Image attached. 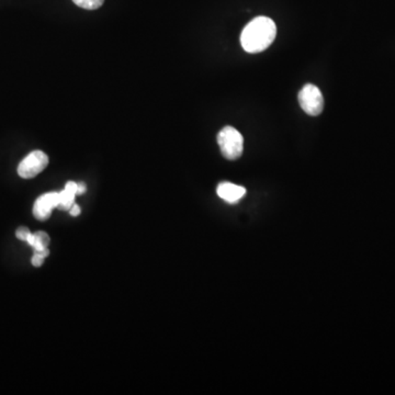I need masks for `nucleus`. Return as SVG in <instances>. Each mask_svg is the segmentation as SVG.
Instances as JSON below:
<instances>
[{
    "mask_svg": "<svg viewBox=\"0 0 395 395\" xmlns=\"http://www.w3.org/2000/svg\"><path fill=\"white\" fill-rule=\"evenodd\" d=\"M69 212H71L73 217H78V215H81V207H79V205H75L74 203V205L69 210Z\"/></svg>",
    "mask_w": 395,
    "mask_h": 395,
    "instance_id": "obj_13",
    "label": "nucleus"
},
{
    "mask_svg": "<svg viewBox=\"0 0 395 395\" xmlns=\"http://www.w3.org/2000/svg\"><path fill=\"white\" fill-rule=\"evenodd\" d=\"M48 165V155L42 150H34L20 163L18 175L24 179L34 178L43 172Z\"/></svg>",
    "mask_w": 395,
    "mask_h": 395,
    "instance_id": "obj_4",
    "label": "nucleus"
},
{
    "mask_svg": "<svg viewBox=\"0 0 395 395\" xmlns=\"http://www.w3.org/2000/svg\"><path fill=\"white\" fill-rule=\"evenodd\" d=\"M87 187L83 183H77V195H81L86 193Z\"/></svg>",
    "mask_w": 395,
    "mask_h": 395,
    "instance_id": "obj_12",
    "label": "nucleus"
},
{
    "mask_svg": "<svg viewBox=\"0 0 395 395\" xmlns=\"http://www.w3.org/2000/svg\"><path fill=\"white\" fill-rule=\"evenodd\" d=\"M217 193L224 201L236 203L246 195V189L232 183H222L217 186Z\"/></svg>",
    "mask_w": 395,
    "mask_h": 395,
    "instance_id": "obj_6",
    "label": "nucleus"
},
{
    "mask_svg": "<svg viewBox=\"0 0 395 395\" xmlns=\"http://www.w3.org/2000/svg\"><path fill=\"white\" fill-rule=\"evenodd\" d=\"M299 103L303 111L307 115L317 117L321 115L324 109V98L319 87L307 83L299 93Z\"/></svg>",
    "mask_w": 395,
    "mask_h": 395,
    "instance_id": "obj_3",
    "label": "nucleus"
},
{
    "mask_svg": "<svg viewBox=\"0 0 395 395\" xmlns=\"http://www.w3.org/2000/svg\"><path fill=\"white\" fill-rule=\"evenodd\" d=\"M60 193H48L36 199L34 205V215L39 221H46L52 215V211L58 207Z\"/></svg>",
    "mask_w": 395,
    "mask_h": 395,
    "instance_id": "obj_5",
    "label": "nucleus"
},
{
    "mask_svg": "<svg viewBox=\"0 0 395 395\" xmlns=\"http://www.w3.org/2000/svg\"><path fill=\"white\" fill-rule=\"evenodd\" d=\"M31 232H30V230L28 229V227H19V229L17 230V232H16V236H17L18 238H19L20 241L26 242L28 241V238H29V236L31 235Z\"/></svg>",
    "mask_w": 395,
    "mask_h": 395,
    "instance_id": "obj_10",
    "label": "nucleus"
},
{
    "mask_svg": "<svg viewBox=\"0 0 395 395\" xmlns=\"http://www.w3.org/2000/svg\"><path fill=\"white\" fill-rule=\"evenodd\" d=\"M73 3L83 9L96 10L103 5L105 0H73Z\"/></svg>",
    "mask_w": 395,
    "mask_h": 395,
    "instance_id": "obj_9",
    "label": "nucleus"
},
{
    "mask_svg": "<svg viewBox=\"0 0 395 395\" xmlns=\"http://www.w3.org/2000/svg\"><path fill=\"white\" fill-rule=\"evenodd\" d=\"M217 144L224 158L235 160L241 158L244 150V138L233 126H225L217 134Z\"/></svg>",
    "mask_w": 395,
    "mask_h": 395,
    "instance_id": "obj_2",
    "label": "nucleus"
},
{
    "mask_svg": "<svg viewBox=\"0 0 395 395\" xmlns=\"http://www.w3.org/2000/svg\"><path fill=\"white\" fill-rule=\"evenodd\" d=\"M44 260H46V257H43V256L39 255V254H34V257H32L31 262L34 267H41L44 264Z\"/></svg>",
    "mask_w": 395,
    "mask_h": 395,
    "instance_id": "obj_11",
    "label": "nucleus"
},
{
    "mask_svg": "<svg viewBox=\"0 0 395 395\" xmlns=\"http://www.w3.org/2000/svg\"><path fill=\"white\" fill-rule=\"evenodd\" d=\"M277 36V26L274 20L268 17L252 19L244 28L241 43L248 53H260L272 46Z\"/></svg>",
    "mask_w": 395,
    "mask_h": 395,
    "instance_id": "obj_1",
    "label": "nucleus"
},
{
    "mask_svg": "<svg viewBox=\"0 0 395 395\" xmlns=\"http://www.w3.org/2000/svg\"><path fill=\"white\" fill-rule=\"evenodd\" d=\"M26 243L29 244L34 250H43V248H48L50 244V236L46 232H36L29 236Z\"/></svg>",
    "mask_w": 395,
    "mask_h": 395,
    "instance_id": "obj_8",
    "label": "nucleus"
},
{
    "mask_svg": "<svg viewBox=\"0 0 395 395\" xmlns=\"http://www.w3.org/2000/svg\"><path fill=\"white\" fill-rule=\"evenodd\" d=\"M76 195L77 183L68 181L65 185L64 190L60 193V203H58V209L62 210V211H69L71 207L74 205Z\"/></svg>",
    "mask_w": 395,
    "mask_h": 395,
    "instance_id": "obj_7",
    "label": "nucleus"
}]
</instances>
